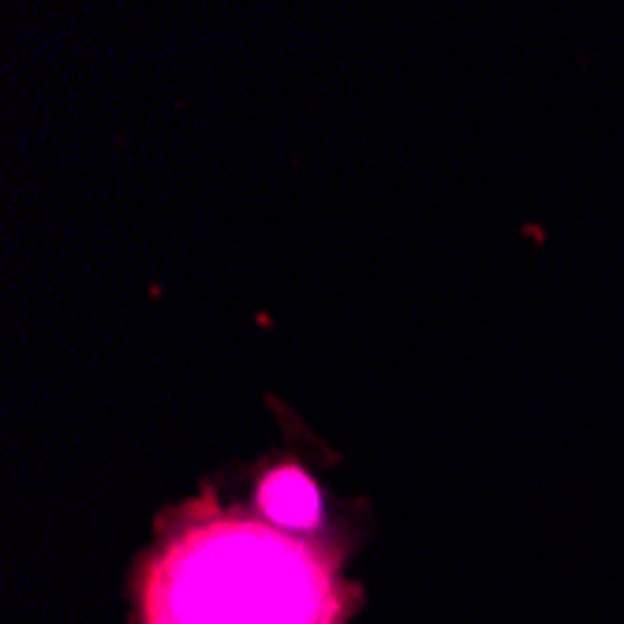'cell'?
<instances>
[{"label": "cell", "instance_id": "obj_1", "mask_svg": "<svg viewBox=\"0 0 624 624\" xmlns=\"http://www.w3.org/2000/svg\"><path fill=\"white\" fill-rule=\"evenodd\" d=\"M341 557L314 531L202 494L165 516L139 561V624H348L355 587Z\"/></svg>", "mask_w": 624, "mask_h": 624}, {"label": "cell", "instance_id": "obj_2", "mask_svg": "<svg viewBox=\"0 0 624 624\" xmlns=\"http://www.w3.org/2000/svg\"><path fill=\"white\" fill-rule=\"evenodd\" d=\"M258 509L284 527L314 531L318 512H322V501H318V486H314L299 468H273L270 475L262 479Z\"/></svg>", "mask_w": 624, "mask_h": 624}]
</instances>
